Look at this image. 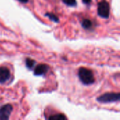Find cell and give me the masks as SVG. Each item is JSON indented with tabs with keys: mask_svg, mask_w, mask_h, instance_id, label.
Segmentation results:
<instances>
[{
	"mask_svg": "<svg viewBox=\"0 0 120 120\" xmlns=\"http://www.w3.org/2000/svg\"><path fill=\"white\" fill-rule=\"evenodd\" d=\"M78 77L80 81L85 85L92 84L95 82V77L93 72L86 68H80L79 69Z\"/></svg>",
	"mask_w": 120,
	"mask_h": 120,
	"instance_id": "obj_1",
	"label": "cell"
},
{
	"mask_svg": "<svg viewBox=\"0 0 120 120\" xmlns=\"http://www.w3.org/2000/svg\"><path fill=\"white\" fill-rule=\"evenodd\" d=\"M120 93H106L97 98V101L102 103L118 102L120 101Z\"/></svg>",
	"mask_w": 120,
	"mask_h": 120,
	"instance_id": "obj_2",
	"label": "cell"
},
{
	"mask_svg": "<svg viewBox=\"0 0 120 120\" xmlns=\"http://www.w3.org/2000/svg\"><path fill=\"white\" fill-rule=\"evenodd\" d=\"M110 5L106 0H102L98 4V14L103 18H108L110 15Z\"/></svg>",
	"mask_w": 120,
	"mask_h": 120,
	"instance_id": "obj_3",
	"label": "cell"
},
{
	"mask_svg": "<svg viewBox=\"0 0 120 120\" xmlns=\"http://www.w3.org/2000/svg\"><path fill=\"white\" fill-rule=\"evenodd\" d=\"M13 111V107L11 104H6L0 108V120H8Z\"/></svg>",
	"mask_w": 120,
	"mask_h": 120,
	"instance_id": "obj_4",
	"label": "cell"
},
{
	"mask_svg": "<svg viewBox=\"0 0 120 120\" xmlns=\"http://www.w3.org/2000/svg\"><path fill=\"white\" fill-rule=\"evenodd\" d=\"M11 77V72L6 67H0V84H4L7 82Z\"/></svg>",
	"mask_w": 120,
	"mask_h": 120,
	"instance_id": "obj_5",
	"label": "cell"
},
{
	"mask_svg": "<svg viewBox=\"0 0 120 120\" xmlns=\"http://www.w3.org/2000/svg\"><path fill=\"white\" fill-rule=\"evenodd\" d=\"M49 70V66L46 64H39L36 66L34 70V75L37 76L45 75Z\"/></svg>",
	"mask_w": 120,
	"mask_h": 120,
	"instance_id": "obj_6",
	"label": "cell"
},
{
	"mask_svg": "<svg viewBox=\"0 0 120 120\" xmlns=\"http://www.w3.org/2000/svg\"><path fill=\"white\" fill-rule=\"evenodd\" d=\"M82 26L84 28V29H86V30H89L93 26V23H92V21L90 20L89 19H84L82 20Z\"/></svg>",
	"mask_w": 120,
	"mask_h": 120,
	"instance_id": "obj_7",
	"label": "cell"
},
{
	"mask_svg": "<svg viewBox=\"0 0 120 120\" xmlns=\"http://www.w3.org/2000/svg\"><path fill=\"white\" fill-rule=\"evenodd\" d=\"M35 64H36L35 60L30 58H27L25 59V65L28 69H30V70L32 69L33 67L35 65Z\"/></svg>",
	"mask_w": 120,
	"mask_h": 120,
	"instance_id": "obj_8",
	"label": "cell"
},
{
	"mask_svg": "<svg viewBox=\"0 0 120 120\" xmlns=\"http://www.w3.org/2000/svg\"><path fill=\"white\" fill-rule=\"evenodd\" d=\"M67 117L63 115V114H57V115H51L49 117V120H66Z\"/></svg>",
	"mask_w": 120,
	"mask_h": 120,
	"instance_id": "obj_9",
	"label": "cell"
},
{
	"mask_svg": "<svg viewBox=\"0 0 120 120\" xmlns=\"http://www.w3.org/2000/svg\"><path fill=\"white\" fill-rule=\"evenodd\" d=\"M46 16H47L48 18H49L51 20H53L55 22H59V18L57 15H56L54 13H46L45 14Z\"/></svg>",
	"mask_w": 120,
	"mask_h": 120,
	"instance_id": "obj_10",
	"label": "cell"
},
{
	"mask_svg": "<svg viewBox=\"0 0 120 120\" xmlns=\"http://www.w3.org/2000/svg\"><path fill=\"white\" fill-rule=\"evenodd\" d=\"M64 4L69 6H75L77 5V1L76 0H62Z\"/></svg>",
	"mask_w": 120,
	"mask_h": 120,
	"instance_id": "obj_11",
	"label": "cell"
},
{
	"mask_svg": "<svg viewBox=\"0 0 120 120\" xmlns=\"http://www.w3.org/2000/svg\"><path fill=\"white\" fill-rule=\"evenodd\" d=\"M82 1L85 4H89L91 2V0H82Z\"/></svg>",
	"mask_w": 120,
	"mask_h": 120,
	"instance_id": "obj_12",
	"label": "cell"
},
{
	"mask_svg": "<svg viewBox=\"0 0 120 120\" xmlns=\"http://www.w3.org/2000/svg\"><path fill=\"white\" fill-rule=\"evenodd\" d=\"M18 1H20L22 2V3H26V2L28 1V0H18Z\"/></svg>",
	"mask_w": 120,
	"mask_h": 120,
	"instance_id": "obj_13",
	"label": "cell"
}]
</instances>
